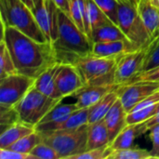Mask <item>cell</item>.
<instances>
[{"label":"cell","instance_id":"obj_31","mask_svg":"<svg viewBox=\"0 0 159 159\" xmlns=\"http://www.w3.org/2000/svg\"><path fill=\"white\" fill-rule=\"evenodd\" d=\"M113 148L109 145L96 148L92 150H87L84 153L74 156L71 159H108Z\"/></svg>","mask_w":159,"mask_h":159},{"label":"cell","instance_id":"obj_3","mask_svg":"<svg viewBox=\"0 0 159 159\" xmlns=\"http://www.w3.org/2000/svg\"><path fill=\"white\" fill-rule=\"evenodd\" d=\"M0 11L2 25L13 26L38 42H47L33 11L21 0H0Z\"/></svg>","mask_w":159,"mask_h":159},{"label":"cell","instance_id":"obj_24","mask_svg":"<svg viewBox=\"0 0 159 159\" xmlns=\"http://www.w3.org/2000/svg\"><path fill=\"white\" fill-rule=\"evenodd\" d=\"M90 40L94 42H107L116 40H129L120 27L114 22L105 23L92 31Z\"/></svg>","mask_w":159,"mask_h":159},{"label":"cell","instance_id":"obj_19","mask_svg":"<svg viewBox=\"0 0 159 159\" xmlns=\"http://www.w3.org/2000/svg\"><path fill=\"white\" fill-rule=\"evenodd\" d=\"M120 87V86H119ZM118 88L109 91L95 104L89 108V124L102 120L119 98Z\"/></svg>","mask_w":159,"mask_h":159},{"label":"cell","instance_id":"obj_15","mask_svg":"<svg viewBox=\"0 0 159 159\" xmlns=\"http://www.w3.org/2000/svg\"><path fill=\"white\" fill-rule=\"evenodd\" d=\"M127 116L128 112L126 111L121 101L118 98L103 118L108 129L110 143L115 140L118 133L128 125Z\"/></svg>","mask_w":159,"mask_h":159},{"label":"cell","instance_id":"obj_17","mask_svg":"<svg viewBox=\"0 0 159 159\" xmlns=\"http://www.w3.org/2000/svg\"><path fill=\"white\" fill-rule=\"evenodd\" d=\"M87 124H89V108H78L74 111L64 121L54 125L39 124L35 126V130L38 132H47L61 129H73Z\"/></svg>","mask_w":159,"mask_h":159},{"label":"cell","instance_id":"obj_25","mask_svg":"<svg viewBox=\"0 0 159 159\" xmlns=\"http://www.w3.org/2000/svg\"><path fill=\"white\" fill-rule=\"evenodd\" d=\"M61 102H59L57 105H55L42 118V120L37 125H39V124L54 125V124L61 123V122L64 121L74 111L78 109V107L76 106V104L75 102L74 103H62Z\"/></svg>","mask_w":159,"mask_h":159},{"label":"cell","instance_id":"obj_35","mask_svg":"<svg viewBox=\"0 0 159 159\" xmlns=\"http://www.w3.org/2000/svg\"><path fill=\"white\" fill-rule=\"evenodd\" d=\"M135 81H157L159 82V66L148 71H144L136 75L131 82ZM129 82V83H131ZM129 84V83H128Z\"/></svg>","mask_w":159,"mask_h":159},{"label":"cell","instance_id":"obj_29","mask_svg":"<svg viewBox=\"0 0 159 159\" xmlns=\"http://www.w3.org/2000/svg\"><path fill=\"white\" fill-rule=\"evenodd\" d=\"M69 1V16L75 23L85 32V14L86 0H68Z\"/></svg>","mask_w":159,"mask_h":159},{"label":"cell","instance_id":"obj_32","mask_svg":"<svg viewBox=\"0 0 159 159\" xmlns=\"http://www.w3.org/2000/svg\"><path fill=\"white\" fill-rule=\"evenodd\" d=\"M30 154L33 155L35 159H61L54 148L43 142L37 144Z\"/></svg>","mask_w":159,"mask_h":159},{"label":"cell","instance_id":"obj_13","mask_svg":"<svg viewBox=\"0 0 159 159\" xmlns=\"http://www.w3.org/2000/svg\"><path fill=\"white\" fill-rule=\"evenodd\" d=\"M118 85H84L73 97L78 108H89L109 91L118 88Z\"/></svg>","mask_w":159,"mask_h":159},{"label":"cell","instance_id":"obj_28","mask_svg":"<svg viewBox=\"0 0 159 159\" xmlns=\"http://www.w3.org/2000/svg\"><path fill=\"white\" fill-rule=\"evenodd\" d=\"M17 69L15 67L13 59L8 51L6 42L1 39L0 43V79L9 75L16 74Z\"/></svg>","mask_w":159,"mask_h":159},{"label":"cell","instance_id":"obj_10","mask_svg":"<svg viewBox=\"0 0 159 159\" xmlns=\"http://www.w3.org/2000/svg\"><path fill=\"white\" fill-rule=\"evenodd\" d=\"M32 11L47 39V42L52 45L58 36L60 8L52 0H39Z\"/></svg>","mask_w":159,"mask_h":159},{"label":"cell","instance_id":"obj_39","mask_svg":"<svg viewBox=\"0 0 159 159\" xmlns=\"http://www.w3.org/2000/svg\"><path fill=\"white\" fill-rule=\"evenodd\" d=\"M145 124H146V127H147V129H148V131H149V130H150V129H151V128H153L154 126L158 125L159 112L157 114V115H155L154 116H152L151 118H149L148 120H146V121H145Z\"/></svg>","mask_w":159,"mask_h":159},{"label":"cell","instance_id":"obj_43","mask_svg":"<svg viewBox=\"0 0 159 159\" xmlns=\"http://www.w3.org/2000/svg\"><path fill=\"white\" fill-rule=\"evenodd\" d=\"M145 1H152V0H145Z\"/></svg>","mask_w":159,"mask_h":159},{"label":"cell","instance_id":"obj_33","mask_svg":"<svg viewBox=\"0 0 159 159\" xmlns=\"http://www.w3.org/2000/svg\"><path fill=\"white\" fill-rule=\"evenodd\" d=\"M0 110H1L0 112L1 132L5 130L7 127L15 124L16 122L20 121V116L14 107H9V108L0 107Z\"/></svg>","mask_w":159,"mask_h":159},{"label":"cell","instance_id":"obj_26","mask_svg":"<svg viewBox=\"0 0 159 159\" xmlns=\"http://www.w3.org/2000/svg\"><path fill=\"white\" fill-rule=\"evenodd\" d=\"M153 158L150 151L140 147L113 149L108 159H148Z\"/></svg>","mask_w":159,"mask_h":159},{"label":"cell","instance_id":"obj_36","mask_svg":"<svg viewBox=\"0 0 159 159\" xmlns=\"http://www.w3.org/2000/svg\"><path fill=\"white\" fill-rule=\"evenodd\" d=\"M157 66H159V40L157 44L156 45V47L154 48V49L149 54V56L145 61L143 72L151 70V69L156 68Z\"/></svg>","mask_w":159,"mask_h":159},{"label":"cell","instance_id":"obj_11","mask_svg":"<svg viewBox=\"0 0 159 159\" xmlns=\"http://www.w3.org/2000/svg\"><path fill=\"white\" fill-rule=\"evenodd\" d=\"M157 90H159V82L135 81L119 87V100L126 111L129 113L138 103Z\"/></svg>","mask_w":159,"mask_h":159},{"label":"cell","instance_id":"obj_2","mask_svg":"<svg viewBox=\"0 0 159 159\" xmlns=\"http://www.w3.org/2000/svg\"><path fill=\"white\" fill-rule=\"evenodd\" d=\"M93 42L71 19V17L61 11H59L58 36L52 44L57 61L60 63L75 62L82 56L90 54Z\"/></svg>","mask_w":159,"mask_h":159},{"label":"cell","instance_id":"obj_18","mask_svg":"<svg viewBox=\"0 0 159 159\" xmlns=\"http://www.w3.org/2000/svg\"><path fill=\"white\" fill-rule=\"evenodd\" d=\"M148 131L145 121L135 124H128L110 143L113 149H124L133 146L134 141Z\"/></svg>","mask_w":159,"mask_h":159},{"label":"cell","instance_id":"obj_22","mask_svg":"<svg viewBox=\"0 0 159 159\" xmlns=\"http://www.w3.org/2000/svg\"><path fill=\"white\" fill-rule=\"evenodd\" d=\"M109 144V133L104 119L89 124L87 150L101 148Z\"/></svg>","mask_w":159,"mask_h":159},{"label":"cell","instance_id":"obj_12","mask_svg":"<svg viewBox=\"0 0 159 159\" xmlns=\"http://www.w3.org/2000/svg\"><path fill=\"white\" fill-rule=\"evenodd\" d=\"M56 84L63 98L73 96L85 85L77 68L70 63L60 64L56 76Z\"/></svg>","mask_w":159,"mask_h":159},{"label":"cell","instance_id":"obj_27","mask_svg":"<svg viewBox=\"0 0 159 159\" xmlns=\"http://www.w3.org/2000/svg\"><path fill=\"white\" fill-rule=\"evenodd\" d=\"M40 143H42L41 135L38 131L35 130V131L22 137L21 139L17 141L16 143H14L7 148L17 151V152L30 154L31 151Z\"/></svg>","mask_w":159,"mask_h":159},{"label":"cell","instance_id":"obj_44","mask_svg":"<svg viewBox=\"0 0 159 159\" xmlns=\"http://www.w3.org/2000/svg\"><path fill=\"white\" fill-rule=\"evenodd\" d=\"M157 158H159V156H158V157H157Z\"/></svg>","mask_w":159,"mask_h":159},{"label":"cell","instance_id":"obj_7","mask_svg":"<svg viewBox=\"0 0 159 159\" xmlns=\"http://www.w3.org/2000/svg\"><path fill=\"white\" fill-rule=\"evenodd\" d=\"M159 40V33L148 43L120 57L115 70V84L126 85L143 71L145 61Z\"/></svg>","mask_w":159,"mask_h":159},{"label":"cell","instance_id":"obj_23","mask_svg":"<svg viewBox=\"0 0 159 159\" xmlns=\"http://www.w3.org/2000/svg\"><path fill=\"white\" fill-rule=\"evenodd\" d=\"M34 131H35V128L34 126L26 124L22 121L16 122L1 132L0 148H7L22 137Z\"/></svg>","mask_w":159,"mask_h":159},{"label":"cell","instance_id":"obj_30","mask_svg":"<svg viewBox=\"0 0 159 159\" xmlns=\"http://www.w3.org/2000/svg\"><path fill=\"white\" fill-rule=\"evenodd\" d=\"M99 7L106 14V16L116 25H118V0H94Z\"/></svg>","mask_w":159,"mask_h":159},{"label":"cell","instance_id":"obj_8","mask_svg":"<svg viewBox=\"0 0 159 159\" xmlns=\"http://www.w3.org/2000/svg\"><path fill=\"white\" fill-rule=\"evenodd\" d=\"M61 101L49 98L33 87L14 108L20 121L35 128L42 118Z\"/></svg>","mask_w":159,"mask_h":159},{"label":"cell","instance_id":"obj_4","mask_svg":"<svg viewBox=\"0 0 159 159\" xmlns=\"http://www.w3.org/2000/svg\"><path fill=\"white\" fill-rule=\"evenodd\" d=\"M89 124L73 129L39 132L42 142L50 145L61 159H71L74 156L87 151Z\"/></svg>","mask_w":159,"mask_h":159},{"label":"cell","instance_id":"obj_21","mask_svg":"<svg viewBox=\"0 0 159 159\" xmlns=\"http://www.w3.org/2000/svg\"><path fill=\"white\" fill-rule=\"evenodd\" d=\"M138 9L149 34L156 36L159 33V9L151 1L145 0L139 1Z\"/></svg>","mask_w":159,"mask_h":159},{"label":"cell","instance_id":"obj_37","mask_svg":"<svg viewBox=\"0 0 159 159\" xmlns=\"http://www.w3.org/2000/svg\"><path fill=\"white\" fill-rule=\"evenodd\" d=\"M150 137L152 141V149L150 151L153 158H157L159 156V124L150 129Z\"/></svg>","mask_w":159,"mask_h":159},{"label":"cell","instance_id":"obj_5","mask_svg":"<svg viewBox=\"0 0 159 159\" xmlns=\"http://www.w3.org/2000/svg\"><path fill=\"white\" fill-rule=\"evenodd\" d=\"M120 57L106 58L90 53L77 59L74 65L85 85H116L115 70Z\"/></svg>","mask_w":159,"mask_h":159},{"label":"cell","instance_id":"obj_38","mask_svg":"<svg viewBox=\"0 0 159 159\" xmlns=\"http://www.w3.org/2000/svg\"><path fill=\"white\" fill-rule=\"evenodd\" d=\"M55 5L61 10L69 15V1L68 0H52Z\"/></svg>","mask_w":159,"mask_h":159},{"label":"cell","instance_id":"obj_45","mask_svg":"<svg viewBox=\"0 0 159 159\" xmlns=\"http://www.w3.org/2000/svg\"><path fill=\"white\" fill-rule=\"evenodd\" d=\"M139 1H140V0H139Z\"/></svg>","mask_w":159,"mask_h":159},{"label":"cell","instance_id":"obj_14","mask_svg":"<svg viewBox=\"0 0 159 159\" xmlns=\"http://www.w3.org/2000/svg\"><path fill=\"white\" fill-rule=\"evenodd\" d=\"M138 48L129 40H116L107 42H94L91 53L100 57H120Z\"/></svg>","mask_w":159,"mask_h":159},{"label":"cell","instance_id":"obj_34","mask_svg":"<svg viewBox=\"0 0 159 159\" xmlns=\"http://www.w3.org/2000/svg\"><path fill=\"white\" fill-rule=\"evenodd\" d=\"M1 159H35L31 154H25L11 150L9 148H0Z\"/></svg>","mask_w":159,"mask_h":159},{"label":"cell","instance_id":"obj_16","mask_svg":"<svg viewBox=\"0 0 159 159\" xmlns=\"http://www.w3.org/2000/svg\"><path fill=\"white\" fill-rule=\"evenodd\" d=\"M60 64V62H57L44 71L38 77L35 78L34 87L49 98L63 100L64 98L60 93L56 84V76Z\"/></svg>","mask_w":159,"mask_h":159},{"label":"cell","instance_id":"obj_1","mask_svg":"<svg viewBox=\"0 0 159 159\" xmlns=\"http://www.w3.org/2000/svg\"><path fill=\"white\" fill-rule=\"evenodd\" d=\"M13 59L17 72L33 78L57 63L53 46L26 35L10 25H2V37Z\"/></svg>","mask_w":159,"mask_h":159},{"label":"cell","instance_id":"obj_9","mask_svg":"<svg viewBox=\"0 0 159 159\" xmlns=\"http://www.w3.org/2000/svg\"><path fill=\"white\" fill-rule=\"evenodd\" d=\"M35 78L16 73L0 79V107H14L34 87Z\"/></svg>","mask_w":159,"mask_h":159},{"label":"cell","instance_id":"obj_42","mask_svg":"<svg viewBox=\"0 0 159 159\" xmlns=\"http://www.w3.org/2000/svg\"><path fill=\"white\" fill-rule=\"evenodd\" d=\"M135 2H137V3H139V0H134Z\"/></svg>","mask_w":159,"mask_h":159},{"label":"cell","instance_id":"obj_41","mask_svg":"<svg viewBox=\"0 0 159 159\" xmlns=\"http://www.w3.org/2000/svg\"><path fill=\"white\" fill-rule=\"evenodd\" d=\"M151 2H152V3H153V4H154V5L159 9V0H152Z\"/></svg>","mask_w":159,"mask_h":159},{"label":"cell","instance_id":"obj_6","mask_svg":"<svg viewBox=\"0 0 159 159\" xmlns=\"http://www.w3.org/2000/svg\"><path fill=\"white\" fill-rule=\"evenodd\" d=\"M118 26L137 48L148 43L153 37L149 34L139 13L138 3L134 0H118Z\"/></svg>","mask_w":159,"mask_h":159},{"label":"cell","instance_id":"obj_20","mask_svg":"<svg viewBox=\"0 0 159 159\" xmlns=\"http://www.w3.org/2000/svg\"><path fill=\"white\" fill-rule=\"evenodd\" d=\"M86 4L87 7L85 14V33L90 38L92 31L105 23L111 22L112 20L99 7L94 0H86Z\"/></svg>","mask_w":159,"mask_h":159},{"label":"cell","instance_id":"obj_40","mask_svg":"<svg viewBox=\"0 0 159 159\" xmlns=\"http://www.w3.org/2000/svg\"><path fill=\"white\" fill-rule=\"evenodd\" d=\"M31 10H33L34 7H35V6H36V4L39 2V0H21Z\"/></svg>","mask_w":159,"mask_h":159}]
</instances>
